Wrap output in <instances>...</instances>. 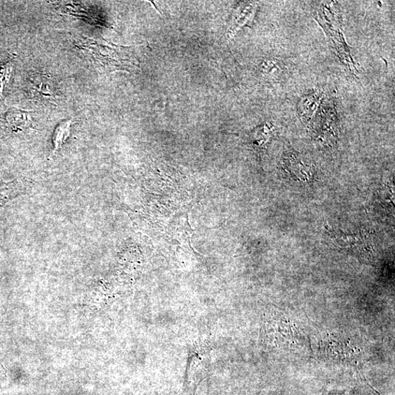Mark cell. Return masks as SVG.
<instances>
[{"mask_svg":"<svg viewBox=\"0 0 395 395\" xmlns=\"http://www.w3.org/2000/svg\"><path fill=\"white\" fill-rule=\"evenodd\" d=\"M324 98L323 91H314L303 95L298 102L297 110L301 120L304 123H310L316 109Z\"/></svg>","mask_w":395,"mask_h":395,"instance_id":"cell-3","label":"cell"},{"mask_svg":"<svg viewBox=\"0 0 395 395\" xmlns=\"http://www.w3.org/2000/svg\"><path fill=\"white\" fill-rule=\"evenodd\" d=\"M12 70V63L9 62L0 68V95L3 96L4 86L8 83Z\"/></svg>","mask_w":395,"mask_h":395,"instance_id":"cell-8","label":"cell"},{"mask_svg":"<svg viewBox=\"0 0 395 395\" xmlns=\"http://www.w3.org/2000/svg\"><path fill=\"white\" fill-rule=\"evenodd\" d=\"M257 8V4L254 2H247L242 3L233 15L231 27L229 31V36L232 37L239 29L251 22L254 17Z\"/></svg>","mask_w":395,"mask_h":395,"instance_id":"cell-4","label":"cell"},{"mask_svg":"<svg viewBox=\"0 0 395 395\" xmlns=\"http://www.w3.org/2000/svg\"><path fill=\"white\" fill-rule=\"evenodd\" d=\"M29 91L32 99L40 102H55L60 98L55 81L41 72L35 73L29 79Z\"/></svg>","mask_w":395,"mask_h":395,"instance_id":"cell-2","label":"cell"},{"mask_svg":"<svg viewBox=\"0 0 395 395\" xmlns=\"http://www.w3.org/2000/svg\"><path fill=\"white\" fill-rule=\"evenodd\" d=\"M76 47L87 61L102 70H129L135 65L127 48L114 45L104 40L79 37L76 40Z\"/></svg>","mask_w":395,"mask_h":395,"instance_id":"cell-1","label":"cell"},{"mask_svg":"<svg viewBox=\"0 0 395 395\" xmlns=\"http://www.w3.org/2000/svg\"><path fill=\"white\" fill-rule=\"evenodd\" d=\"M71 124V121H66L58 125L56 127L53 139L54 146V153L60 149L69 137Z\"/></svg>","mask_w":395,"mask_h":395,"instance_id":"cell-7","label":"cell"},{"mask_svg":"<svg viewBox=\"0 0 395 395\" xmlns=\"http://www.w3.org/2000/svg\"><path fill=\"white\" fill-rule=\"evenodd\" d=\"M283 70L284 67L281 62L274 59L263 61L260 68L262 77L273 81L281 78Z\"/></svg>","mask_w":395,"mask_h":395,"instance_id":"cell-6","label":"cell"},{"mask_svg":"<svg viewBox=\"0 0 395 395\" xmlns=\"http://www.w3.org/2000/svg\"><path fill=\"white\" fill-rule=\"evenodd\" d=\"M5 121L15 132L23 130L31 125V114L26 111L10 108L5 114Z\"/></svg>","mask_w":395,"mask_h":395,"instance_id":"cell-5","label":"cell"}]
</instances>
